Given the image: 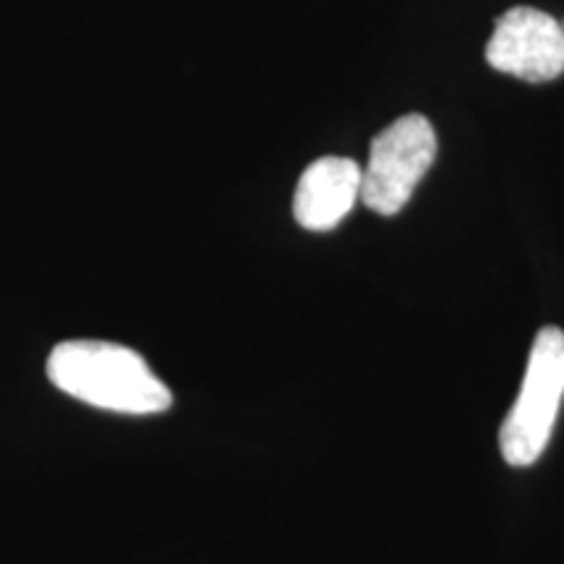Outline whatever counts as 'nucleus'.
Segmentation results:
<instances>
[{"mask_svg": "<svg viewBox=\"0 0 564 564\" xmlns=\"http://www.w3.org/2000/svg\"><path fill=\"white\" fill-rule=\"evenodd\" d=\"M562 30H564V24H562Z\"/></svg>", "mask_w": 564, "mask_h": 564, "instance_id": "obj_6", "label": "nucleus"}, {"mask_svg": "<svg viewBox=\"0 0 564 564\" xmlns=\"http://www.w3.org/2000/svg\"><path fill=\"white\" fill-rule=\"evenodd\" d=\"M47 379L82 403L112 413L152 415L173 405V394L137 350L105 340H66L47 358Z\"/></svg>", "mask_w": 564, "mask_h": 564, "instance_id": "obj_1", "label": "nucleus"}, {"mask_svg": "<svg viewBox=\"0 0 564 564\" xmlns=\"http://www.w3.org/2000/svg\"><path fill=\"white\" fill-rule=\"evenodd\" d=\"M486 61L494 70L541 84L552 82L564 70V30L549 13L518 6L494 24L486 45Z\"/></svg>", "mask_w": 564, "mask_h": 564, "instance_id": "obj_4", "label": "nucleus"}, {"mask_svg": "<svg viewBox=\"0 0 564 564\" xmlns=\"http://www.w3.org/2000/svg\"><path fill=\"white\" fill-rule=\"evenodd\" d=\"M562 400L564 333L560 327H544L533 340L518 400L499 429V449L507 463L525 468L544 455Z\"/></svg>", "mask_w": 564, "mask_h": 564, "instance_id": "obj_2", "label": "nucleus"}, {"mask_svg": "<svg viewBox=\"0 0 564 564\" xmlns=\"http://www.w3.org/2000/svg\"><path fill=\"white\" fill-rule=\"evenodd\" d=\"M364 167L350 158H319L295 188L293 215L306 230H333L361 199Z\"/></svg>", "mask_w": 564, "mask_h": 564, "instance_id": "obj_5", "label": "nucleus"}, {"mask_svg": "<svg viewBox=\"0 0 564 564\" xmlns=\"http://www.w3.org/2000/svg\"><path fill=\"white\" fill-rule=\"evenodd\" d=\"M436 158V133L429 118L403 116L371 141L361 178V202L377 215L390 217L411 202L415 186Z\"/></svg>", "mask_w": 564, "mask_h": 564, "instance_id": "obj_3", "label": "nucleus"}]
</instances>
